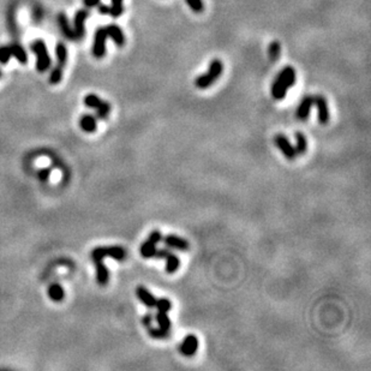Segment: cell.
<instances>
[{
	"instance_id": "cell-26",
	"label": "cell",
	"mask_w": 371,
	"mask_h": 371,
	"mask_svg": "<svg viewBox=\"0 0 371 371\" xmlns=\"http://www.w3.org/2000/svg\"><path fill=\"white\" fill-rule=\"evenodd\" d=\"M63 69L64 67L59 66V65L54 66V69L52 70L51 75H49V83H51V84L56 85L61 82V79H63Z\"/></svg>"
},
{
	"instance_id": "cell-27",
	"label": "cell",
	"mask_w": 371,
	"mask_h": 371,
	"mask_svg": "<svg viewBox=\"0 0 371 371\" xmlns=\"http://www.w3.org/2000/svg\"><path fill=\"white\" fill-rule=\"evenodd\" d=\"M268 53H269V59H271L272 61H275L279 59L280 53H281V46H280L279 41H273V42L269 45Z\"/></svg>"
},
{
	"instance_id": "cell-12",
	"label": "cell",
	"mask_w": 371,
	"mask_h": 371,
	"mask_svg": "<svg viewBox=\"0 0 371 371\" xmlns=\"http://www.w3.org/2000/svg\"><path fill=\"white\" fill-rule=\"evenodd\" d=\"M179 349H180V352L183 355H185V357H193L197 352V350H198V339H197V336L190 334V335L184 338Z\"/></svg>"
},
{
	"instance_id": "cell-36",
	"label": "cell",
	"mask_w": 371,
	"mask_h": 371,
	"mask_svg": "<svg viewBox=\"0 0 371 371\" xmlns=\"http://www.w3.org/2000/svg\"><path fill=\"white\" fill-rule=\"evenodd\" d=\"M1 75H2V72H1V70H0V78H1Z\"/></svg>"
},
{
	"instance_id": "cell-33",
	"label": "cell",
	"mask_w": 371,
	"mask_h": 371,
	"mask_svg": "<svg viewBox=\"0 0 371 371\" xmlns=\"http://www.w3.org/2000/svg\"><path fill=\"white\" fill-rule=\"evenodd\" d=\"M49 175H51V170L49 168H42V170L39 171L38 176L40 178L41 181H47L49 178Z\"/></svg>"
},
{
	"instance_id": "cell-5",
	"label": "cell",
	"mask_w": 371,
	"mask_h": 371,
	"mask_svg": "<svg viewBox=\"0 0 371 371\" xmlns=\"http://www.w3.org/2000/svg\"><path fill=\"white\" fill-rule=\"evenodd\" d=\"M162 240V233L160 231L154 230L150 232L149 237L145 242L142 244L139 248V253H141L143 258H153L156 251V245Z\"/></svg>"
},
{
	"instance_id": "cell-30",
	"label": "cell",
	"mask_w": 371,
	"mask_h": 371,
	"mask_svg": "<svg viewBox=\"0 0 371 371\" xmlns=\"http://www.w3.org/2000/svg\"><path fill=\"white\" fill-rule=\"evenodd\" d=\"M186 4L190 6V9L193 10L196 14H201L204 10V2L203 0H185Z\"/></svg>"
},
{
	"instance_id": "cell-23",
	"label": "cell",
	"mask_w": 371,
	"mask_h": 371,
	"mask_svg": "<svg viewBox=\"0 0 371 371\" xmlns=\"http://www.w3.org/2000/svg\"><path fill=\"white\" fill-rule=\"evenodd\" d=\"M105 102V100L100 98L98 95L95 94H88L87 97L84 98V105L89 108H94V110H98V108L102 106V103Z\"/></svg>"
},
{
	"instance_id": "cell-14",
	"label": "cell",
	"mask_w": 371,
	"mask_h": 371,
	"mask_svg": "<svg viewBox=\"0 0 371 371\" xmlns=\"http://www.w3.org/2000/svg\"><path fill=\"white\" fill-rule=\"evenodd\" d=\"M105 28L106 32H107L108 38L112 39L114 43H116L118 47H124V45H125L126 42V39L125 35H124V32L121 30V28L119 27V25L114 24V23H111V24H108L107 27Z\"/></svg>"
},
{
	"instance_id": "cell-10",
	"label": "cell",
	"mask_w": 371,
	"mask_h": 371,
	"mask_svg": "<svg viewBox=\"0 0 371 371\" xmlns=\"http://www.w3.org/2000/svg\"><path fill=\"white\" fill-rule=\"evenodd\" d=\"M162 242L168 249H175L179 251H188L190 249V244L188 240L176 234H167L166 237H162Z\"/></svg>"
},
{
	"instance_id": "cell-15",
	"label": "cell",
	"mask_w": 371,
	"mask_h": 371,
	"mask_svg": "<svg viewBox=\"0 0 371 371\" xmlns=\"http://www.w3.org/2000/svg\"><path fill=\"white\" fill-rule=\"evenodd\" d=\"M136 295L139 300L147 307L148 309L155 308L156 304V298L144 286H138L136 289Z\"/></svg>"
},
{
	"instance_id": "cell-25",
	"label": "cell",
	"mask_w": 371,
	"mask_h": 371,
	"mask_svg": "<svg viewBox=\"0 0 371 371\" xmlns=\"http://www.w3.org/2000/svg\"><path fill=\"white\" fill-rule=\"evenodd\" d=\"M148 329V334H149V336H152L153 339H156V340H163V339H167L171 336V333L170 331H163V329H160L159 327L157 328H154V327H149Z\"/></svg>"
},
{
	"instance_id": "cell-11",
	"label": "cell",
	"mask_w": 371,
	"mask_h": 371,
	"mask_svg": "<svg viewBox=\"0 0 371 371\" xmlns=\"http://www.w3.org/2000/svg\"><path fill=\"white\" fill-rule=\"evenodd\" d=\"M313 105L317 107L318 121L322 125H326L329 121V108L328 103H327V98L323 95H315L313 97Z\"/></svg>"
},
{
	"instance_id": "cell-22",
	"label": "cell",
	"mask_w": 371,
	"mask_h": 371,
	"mask_svg": "<svg viewBox=\"0 0 371 371\" xmlns=\"http://www.w3.org/2000/svg\"><path fill=\"white\" fill-rule=\"evenodd\" d=\"M56 53H57V60H58V63L57 64H58L59 66L65 67V65H66V61H67V48H66V46H65L63 42L57 43Z\"/></svg>"
},
{
	"instance_id": "cell-35",
	"label": "cell",
	"mask_w": 371,
	"mask_h": 371,
	"mask_svg": "<svg viewBox=\"0 0 371 371\" xmlns=\"http://www.w3.org/2000/svg\"><path fill=\"white\" fill-rule=\"evenodd\" d=\"M83 4L88 9H92V7H97L98 4H100V0H83Z\"/></svg>"
},
{
	"instance_id": "cell-2",
	"label": "cell",
	"mask_w": 371,
	"mask_h": 371,
	"mask_svg": "<svg viewBox=\"0 0 371 371\" xmlns=\"http://www.w3.org/2000/svg\"><path fill=\"white\" fill-rule=\"evenodd\" d=\"M222 72H224L222 61L220 59H214V60L210 61L208 71L195 79V85L199 89H207V88L212 87L214 82L221 77Z\"/></svg>"
},
{
	"instance_id": "cell-29",
	"label": "cell",
	"mask_w": 371,
	"mask_h": 371,
	"mask_svg": "<svg viewBox=\"0 0 371 371\" xmlns=\"http://www.w3.org/2000/svg\"><path fill=\"white\" fill-rule=\"evenodd\" d=\"M111 113V105L108 101H105L98 110H97V117L98 119H107Z\"/></svg>"
},
{
	"instance_id": "cell-7",
	"label": "cell",
	"mask_w": 371,
	"mask_h": 371,
	"mask_svg": "<svg viewBox=\"0 0 371 371\" xmlns=\"http://www.w3.org/2000/svg\"><path fill=\"white\" fill-rule=\"evenodd\" d=\"M107 32L105 27H100L95 32L94 43H93V56L97 59H102L106 56V42H107Z\"/></svg>"
},
{
	"instance_id": "cell-32",
	"label": "cell",
	"mask_w": 371,
	"mask_h": 371,
	"mask_svg": "<svg viewBox=\"0 0 371 371\" xmlns=\"http://www.w3.org/2000/svg\"><path fill=\"white\" fill-rule=\"evenodd\" d=\"M153 321H154V316L152 315V312H147L145 315L142 317V323L145 328H149V327L153 326Z\"/></svg>"
},
{
	"instance_id": "cell-6",
	"label": "cell",
	"mask_w": 371,
	"mask_h": 371,
	"mask_svg": "<svg viewBox=\"0 0 371 371\" xmlns=\"http://www.w3.org/2000/svg\"><path fill=\"white\" fill-rule=\"evenodd\" d=\"M153 258H163L166 259V272L168 274H173L178 271L180 267V259L175 253L171 251V249H159L155 251V255Z\"/></svg>"
},
{
	"instance_id": "cell-18",
	"label": "cell",
	"mask_w": 371,
	"mask_h": 371,
	"mask_svg": "<svg viewBox=\"0 0 371 371\" xmlns=\"http://www.w3.org/2000/svg\"><path fill=\"white\" fill-rule=\"evenodd\" d=\"M48 297L49 299L56 303L61 302L65 298V291L63 287H61V285L57 284V282L52 284L51 286L48 287Z\"/></svg>"
},
{
	"instance_id": "cell-8",
	"label": "cell",
	"mask_w": 371,
	"mask_h": 371,
	"mask_svg": "<svg viewBox=\"0 0 371 371\" xmlns=\"http://www.w3.org/2000/svg\"><path fill=\"white\" fill-rule=\"evenodd\" d=\"M88 17H89V11H88L87 9L78 10V11L76 12V15H75L74 27H72V30H74L75 39H76V40H81V39L84 38L85 20H87Z\"/></svg>"
},
{
	"instance_id": "cell-17",
	"label": "cell",
	"mask_w": 371,
	"mask_h": 371,
	"mask_svg": "<svg viewBox=\"0 0 371 371\" xmlns=\"http://www.w3.org/2000/svg\"><path fill=\"white\" fill-rule=\"evenodd\" d=\"M79 128L87 134H93L98 129V121L95 117L92 114H84L79 118Z\"/></svg>"
},
{
	"instance_id": "cell-20",
	"label": "cell",
	"mask_w": 371,
	"mask_h": 371,
	"mask_svg": "<svg viewBox=\"0 0 371 371\" xmlns=\"http://www.w3.org/2000/svg\"><path fill=\"white\" fill-rule=\"evenodd\" d=\"M294 137H295V152H297V154H299V155L305 154V153H307V150H308L307 136H305L303 132L298 131V132H295Z\"/></svg>"
},
{
	"instance_id": "cell-13",
	"label": "cell",
	"mask_w": 371,
	"mask_h": 371,
	"mask_svg": "<svg viewBox=\"0 0 371 371\" xmlns=\"http://www.w3.org/2000/svg\"><path fill=\"white\" fill-rule=\"evenodd\" d=\"M312 106H313V97H311V95H305V97L302 98V101H300L299 106H298L295 117L302 121L307 120L309 116H310Z\"/></svg>"
},
{
	"instance_id": "cell-9",
	"label": "cell",
	"mask_w": 371,
	"mask_h": 371,
	"mask_svg": "<svg viewBox=\"0 0 371 371\" xmlns=\"http://www.w3.org/2000/svg\"><path fill=\"white\" fill-rule=\"evenodd\" d=\"M275 144L277 145L280 150H281L282 154L285 155V157H287L289 160H294L297 157V152H295V148L293 147L292 143L290 142V139L287 138L285 135H276L274 137Z\"/></svg>"
},
{
	"instance_id": "cell-3",
	"label": "cell",
	"mask_w": 371,
	"mask_h": 371,
	"mask_svg": "<svg viewBox=\"0 0 371 371\" xmlns=\"http://www.w3.org/2000/svg\"><path fill=\"white\" fill-rule=\"evenodd\" d=\"M126 250L123 246L112 245V246H97L90 253V258L93 262L103 261L106 257L116 259L118 262H123L126 259Z\"/></svg>"
},
{
	"instance_id": "cell-19",
	"label": "cell",
	"mask_w": 371,
	"mask_h": 371,
	"mask_svg": "<svg viewBox=\"0 0 371 371\" xmlns=\"http://www.w3.org/2000/svg\"><path fill=\"white\" fill-rule=\"evenodd\" d=\"M10 49H11L12 57L17 59L20 64H25L28 61V54L25 52V49L22 47V45H20L18 42H12L10 45Z\"/></svg>"
},
{
	"instance_id": "cell-28",
	"label": "cell",
	"mask_w": 371,
	"mask_h": 371,
	"mask_svg": "<svg viewBox=\"0 0 371 371\" xmlns=\"http://www.w3.org/2000/svg\"><path fill=\"white\" fill-rule=\"evenodd\" d=\"M155 308L157 309V311H161V312H170L172 310V302L167 298H160V299H156Z\"/></svg>"
},
{
	"instance_id": "cell-16",
	"label": "cell",
	"mask_w": 371,
	"mask_h": 371,
	"mask_svg": "<svg viewBox=\"0 0 371 371\" xmlns=\"http://www.w3.org/2000/svg\"><path fill=\"white\" fill-rule=\"evenodd\" d=\"M57 20H58V24L61 30V34H63L65 38H66L67 40H76V39H75L74 30H72V27L70 25L66 15H65L64 12H60V14L58 15V17H57Z\"/></svg>"
},
{
	"instance_id": "cell-1",
	"label": "cell",
	"mask_w": 371,
	"mask_h": 371,
	"mask_svg": "<svg viewBox=\"0 0 371 371\" xmlns=\"http://www.w3.org/2000/svg\"><path fill=\"white\" fill-rule=\"evenodd\" d=\"M295 79H297L295 70L292 66H285L272 84V97L275 100H282L286 98L287 92L294 85Z\"/></svg>"
},
{
	"instance_id": "cell-4",
	"label": "cell",
	"mask_w": 371,
	"mask_h": 371,
	"mask_svg": "<svg viewBox=\"0 0 371 371\" xmlns=\"http://www.w3.org/2000/svg\"><path fill=\"white\" fill-rule=\"evenodd\" d=\"M30 48L36 56V69L39 72H45L51 67L52 60L49 57L47 46H46L45 41L42 40H35L33 41Z\"/></svg>"
},
{
	"instance_id": "cell-34",
	"label": "cell",
	"mask_w": 371,
	"mask_h": 371,
	"mask_svg": "<svg viewBox=\"0 0 371 371\" xmlns=\"http://www.w3.org/2000/svg\"><path fill=\"white\" fill-rule=\"evenodd\" d=\"M98 11L100 12L101 15H108L110 14V6L106 4H98Z\"/></svg>"
},
{
	"instance_id": "cell-24",
	"label": "cell",
	"mask_w": 371,
	"mask_h": 371,
	"mask_svg": "<svg viewBox=\"0 0 371 371\" xmlns=\"http://www.w3.org/2000/svg\"><path fill=\"white\" fill-rule=\"evenodd\" d=\"M112 6H110V14L112 18H118L124 14V0H111Z\"/></svg>"
},
{
	"instance_id": "cell-21",
	"label": "cell",
	"mask_w": 371,
	"mask_h": 371,
	"mask_svg": "<svg viewBox=\"0 0 371 371\" xmlns=\"http://www.w3.org/2000/svg\"><path fill=\"white\" fill-rule=\"evenodd\" d=\"M155 321H156L157 326H159L160 329H163V331H171L172 323H171V318L168 317L167 312L157 311L156 316H155Z\"/></svg>"
},
{
	"instance_id": "cell-31",
	"label": "cell",
	"mask_w": 371,
	"mask_h": 371,
	"mask_svg": "<svg viewBox=\"0 0 371 371\" xmlns=\"http://www.w3.org/2000/svg\"><path fill=\"white\" fill-rule=\"evenodd\" d=\"M11 57L12 54L10 46H0V63L7 64L10 59H11Z\"/></svg>"
}]
</instances>
